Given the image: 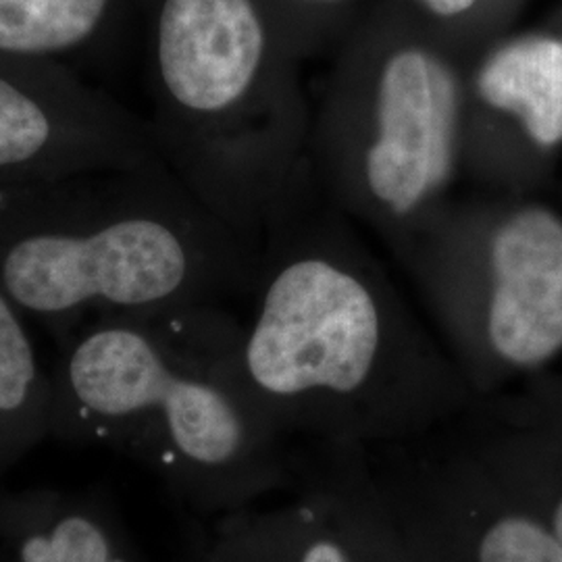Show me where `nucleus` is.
I'll use <instances>...</instances> for the list:
<instances>
[{"mask_svg": "<svg viewBox=\"0 0 562 562\" xmlns=\"http://www.w3.org/2000/svg\"><path fill=\"white\" fill-rule=\"evenodd\" d=\"M304 55L341 42L369 9V0H273Z\"/></svg>", "mask_w": 562, "mask_h": 562, "instance_id": "14", "label": "nucleus"}, {"mask_svg": "<svg viewBox=\"0 0 562 562\" xmlns=\"http://www.w3.org/2000/svg\"><path fill=\"white\" fill-rule=\"evenodd\" d=\"M0 562H142L136 546L94 498H0Z\"/></svg>", "mask_w": 562, "mask_h": 562, "instance_id": "10", "label": "nucleus"}, {"mask_svg": "<svg viewBox=\"0 0 562 562\" xmlns=\"http://www.w3.org/2000/svg\"><path fill=\"white\" fill-rule=\"evenodd\" d=\"M431 32L469 59L487 42L510 32L525 0H401Z\"/></svg>", "mask_w": 562, "mask_h": 562, "instance_id": "13", "label": "nucleus"}, {"mask_svg": "<svg viewBox=\"0 0 562 562\" xmlns=\"http://www.w3.org/2000/svg\"><path fill=\"white\" fill-rule=\"evenodd\" d=\"M50 436V371L27 317L0 288V471Z\"/></svg>", "mask_w": 562, "mask_h": 562, "instance_id": "12", "label": "nucleus"}, {"mask_svg": "<svg viewBox=\"0 0 562 562\" xmlns=\"http://www.w3.org/2000/svg\"><path fill=\"white\" fill-rule=\"evenodd\" d=\"M540 517L550 525V529L554 531V536L562 543V483L559 485V490L550 496L548 508H546V513H540Z\"/></svg>", "mask_w": 562, "mask_h": 562, "instance_id": "15", "label": "nucleus"}, {"mask_svg": "<svg viewBox=\"0 0 562 562\" xmlns=\"http://www.w3.org/2000/svg\"><path fill=\"white\" fill-rule=\"evenodd\" d=\"M467 71L401 0L369 4L311 138L315 176L344 211L402 241L442 206L464 162Z\"/></svg>", "mask_w": 562, "mask_h": 562, "instance_id": "5", "label": "nucleus"}, {"mask_svg": "<svg viewBox=\"0 0 562 562\" xmlns=\"http://www.w3.org/2000/svg\"><path fill=\"white\" fill-rule=\"evenodd\" d=\"M240 334L220 304L83 325L50 369V436L117 450L202 513L290 494L294 450L244 382Z\"/></svg>", "mask_w": 562, "mask_h": 562, "instance_id": "2", "label": "nucleus"}, {"mask_svg": "<svg viewBox=\"0 0 562 562\" xmlns=\"http://www.w3.org/2000/svg\"><path fill=\"white\" fill-rule=\"evenodd\" d=\"M402 241L446 350L477 398L561 355L559 209L513 194L443 202Z\"/></svg>", "mask_w": 562, "mask_h": 562, "instance_id": "6", "label": "nucleus"}, {"mask_svg": "<svg viewBox=\"0 0 562 562\" xmlns=\"http://www.w3.org/2000/svg\"><path fill=\"white\" fill-rule=\"evenodd\" d=\"M259 250L167 162L0 188V288L57 341L88 323L248 292Z\"/></svg>", "mask_w": 562, "mask_h": 562, "instance_id": "3", "label": "nucleus"}, {"mask_svg": "<svg viewBox=\"0 0 562 562\" xmlns=\"http://www.w3.org/2000/svg\"><path fill=\"white\" fill-rule=\"evenodd\" d=\"M162 162L148 120L71 67L0 59V188Z\"/></svg>", "mask_w": 562, "mask_h": 562, "instance_id": "7", "label": "nucleus"}, {"mask_svg": "<svg viewBox=\"0 0 562 562\" xmlns=\"http://www.w3.org/2000/svg\"><path fill=\"white\" fill-rule=\"evenodd\" d=\"M464 148L482 136L504 144L515 167L562 148V9L554 21L506 32L469 59Z\"/></svg>", "mask_w": 562, "mask_h": 562, "instance_id": "8", "label": "nucleus"}, {"mask_svg": "<svg viewBox=\"0 0 562 562\" xmlns=\"http://www.w3.org/2000/svg\"><path fill=\"white\" fill-rule=\"evenodd\" d=\"M194 562H359L331 498L294 464L290 501L223 513Z\"/></svg>", "mask_w": 562, "mask_h": 562, "instance_id": "9", "label": "nucleus"}, {"mask_svg": "<svg viewBox=\"0 0 562 562\" xmlns=\"http://www.w3.org/2000/svg\"><path fill=\"white\" fill-rule=\"evenodd\" d=\"M123 0H0V59L71 67L102 50Z\"/></svg>", "mask_w": 562, "mask_h": 562, "instance_id": "11", "label": "nucleus"}, {"mask_svg": "<svg viewBox=\"0 0 562 562\" xmlns=\"http://www.w3.org/2000/svg\"><path fill=\"white\" fill-rule=\"evenodd\" d=\"M148 120L181 183L248 246L302 201L313 117L273 0H142Z\"/></svg>", "mask_w": 562, "mask_h": 562, "instance_id": "4", "label": "nucleus"}, {"mask_svg": "<svg viewBox=\"0 0 562 562\" xmlns=\"http://www.w3.org/2000/svg\"><path fill=\"white\" fill-rule=\"evenodd\" d=\"M269 225L241 325V375L267 422L304 442L371 448L422 438L477 401L450 352L344 223Z\"/></svg>", "mask_w": 562, "mask_h": 562, "instance_id": "1", "label": "nucleus"}]
</instances>
